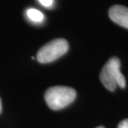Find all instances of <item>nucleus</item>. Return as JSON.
<instances>
[{
  "label": "nucleus",
  "instance_id": "0eeeda50",
  "mask_svg": "<svg viewBox=\"0 0 128 128\" xmlns=\"http://www.w3.org/2000/svg\"><path fill=\"white\" fill-rule=\"evenodd\" d=\"M118 128H128V119H125L118 124Z\"/></svg>",
  "mask_w": 128,
  "mask_h": 128
},
{
  "label": "nucleus",
  "instance_id": "6e6552de",
  "mask_svg": "<svg viewBox=\"0 0 128 128\" xmlns=\"http://www.w3.org/2000/svg\"><path fill=\"white\" fill-rule=\"evenodd\" d=\"M2 112V102H1V98H0V113Z\"/></svg>",
  "mask_w": 128,
  "mask_h": 128
},
{
  "label": "nucleus",
  "instance_id": "f257e3e1",
  "mask_svg": "<svg viewBox=\"0 0 128 128\" xmlns=\"http://www.w3.org/2000/svg\"><path fill=\"white\" fill-rule=\"evenodd\" d=\"M100 80L102 85L111 92L115 91L118 87L124 88L126 79L121 72V62L116 57L110 58L100 72Z\"/></svg>",
  "mask_w": 128,
  "mask_h": 128
},
{
  "label": "nucleus",
  "instance_id": "1a4fd4ad",
  "mask_svg": "<svg viewBox=\"0 0 128 128\" xmlns=\"http://www.w3.org/2000/svg\"><path fill=\"white\" fill-rule=\"evenodd\" d=\"M97 128H104L103 126H98V127H97Z\"/></svg>",
  "mask_w": 128,
  "mask_h": 128
},
{
  "label": "nucleus",
  "instance_id": "7ed1b4c3",
  "mask_svg": "<svg viewBox=\"0 0 128 128\" xmlns=\"http://www.w3.org/2000/svg\"><path fill=\"white\" fill-rule=\"evenodd\" d=\"M69 49V43L65 39L57 38L46 43L37 52L36 59L40 63H50L64 55Z\"/></svg>",
  "mask_w": 128,
  "mask_h": 128
},
{
  "label": "nucleus",
  "instance_id": "39448f33",
  "mask_svg": "<svg viewBox=\"0 0 128 128\" xmlns=\"http://www.w3.org/2000/svg\"><path fill=\"white\" fill-rule=\"evenodd\" d=\"M26 15L30 20L35 22V23H42L44 19L43 13L35 9H29L26 10Z\"/></svg>",
  "mask_w": 128,
  "mask_h": 128
},
{
  "label": "nucleus",
  "instance_id": "20e7f679",
  "mask_svg": "<svg viewBox=\"0 0 128 128\" xmlns=\"http://www.w3.org/2000/svg\"><path fill=\"white\" fill-rule=\"evenodd\" d=\"M111 20L128 29V8L122 5H113L108 11Z\"/></svg>",
  "mask_w": 128,
  "mask_h": 128
},
{
  "label": "nucleus",
  "instance_id": "423d86ee",
  "mask_svg": "<svg viewBox=\"0 0 128 128\" xmlns=\"http://www.w3.org/2000/svg\"><path fill=\"white\" fill-rule=\"evenodd\" d=\"M40 4L45 7H50L53 4V0H38Z\"/></svg>",
  "mask_w": 128,
  "mask_h": 128
},
{
  "label": "nucleus",
  "instance_id": "f03ea898",
  "mask_svg": "<svg viewBox=\"0 0 128 128\" xmlns=\"http://www.w3.org/2000/svg\"><path fill=\"white\" fill-rule=\"evenodd\" d=\"M76 98V92L69 87L56 86L47 89L45 100L48 107L52 110H60L74 102Z\"/></svg>",
  "mask_w": 128,
  "mask_h": 128
}]
</instances>
